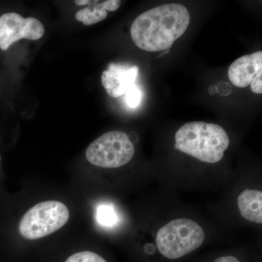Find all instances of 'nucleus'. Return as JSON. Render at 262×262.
Masks as SVG:
<instances>
[{"instance_id":"1","label":"nucleus","mask_w":262,"mask_h":262,"mask_svg":"<svg viewBox=\"0 0 262 262\" xmlns=\"http://www.w3.org/2000/svg\"><path fill=\"white\" fill-rule=\"evenodd\" d=\"M190 15L183 5L169 3L141 13L130 27L137 47L148 52L170 49L189 27Z\"/></svg>"},{"instance_id":"2","label":"nucleus","mask_w":262,"mask_h":262,"mask_svg":"<svg viewBox=\"0 0 262 262\" xmlns=\"http://www.w3.org/2000/svg\"><path fill=\"white\" fill-rule=\"evenodd\" d=\"M176 149L207 163H215L224 158L229 138L223 127L204 122H188L177 130Z\"/></svg>"},{"instance_id":"3","label":"nucleus","mask_w":262,"mask_h":262,"mask_svg":"<svg viewBox=\"0 0 262 262\" xmlns=\"http://www.w3.org/2000/svg\"><path fill=\"white\" fill-rule=\"evenodd\" d=\"M205 237L204 231L194 221L177 219L160 228L156 244L165 257L177 259L199 248Z\"/></svg>"},{"instance_id":"4","label":"nucleus","mask_w":262,"mask_h":262,"mask_svg":"<svg viewBox=\"0 0 262 262\" xmlns=\"http://www.w3.org/2000/svg\"><path fill=\"white\" fill-rule=\"evenodd\" d=\"M70 215L68 208L61 202H41L23 215L19 222V233L29 241L42 238L66 225Z\"/></svg>"},{"instance_id":"5","label":"nucleus","mask_w":262,"mask_h":262,"mask_svg":"<svg viewBox=\"0 0 262 262\" xmlns=\"http://www.w3.org/2000/svg\"><path fill=\"white\" fill-rule=\"evenodd\" d=\"M135 151L127 134L116 130L106 133L91 143L85 155L88 161L96 166L117 168L128 163Z\"/></svg>"},{"instance_id":"6","label":"nucleus","mask_w":262,"mask_h":262,"mask_svg":"<svg viewBox=\"0 0 262 262\" xmlns=\"http://www.w3.org/2000/svg\"><path fill=\"white\" fill-rule=\"evenodd\" d=\"M44 34V26L37 18H24L15 13H5L0 17V48L3 51H7L20 39L37 40Z\"/></svg>"},{"instance_id":"7","label":"nucleus","mask_w":262,"mask_h":262,"mask_svg":"<svg viewBox=\"0 0 262 262\" xmlns=\"http://www.w3.org/2000/svg\"><path fill=\"white\" fill-rule=\"evenodd\" d=\"M139 75L137 66L111 63L101 75V83L111 97L125 95L127 90L135 84Z\"/></svg>"},{"instance_id":"8","label":"nucleus","mask_w":262,"mask_h":262,"mask_svg":"<svg viewBox=\"0 0 262 262\" xmlns=\"http://www.w3.org/2000/svg\"><path fill=\"white\" fill-rule=\"evenodd\" d=\"M261 72L262 51H257L235 60L229 67V79L236 87L244 89Z\"/></svg>"},{"instance_id":"9","label":"nucleus","mask_w":262,"mask_h":262,"mask_svg":"<svg viewBox=\"0 0 262 262\" xmlns=\"http://www.w3.org/2000/svg\"><path fill=\"white\" fill-rule=\"evenodd\" d=\"M237 206L241 214L246 220L262 223L261 191L246 189L237 198Z\"/></svg>"},{"instance_id":"10","label":"nucleus","mask_w":262,"mask_h":262,"mask_svg":"<svg viewBox=\"0 0 262 262\" xmlns=\"http://www.w3.org/2000/svg\"><path fill=\"white\" fill-rule=\"evenodd\" d=\"M89 5L91 6L76 13L77 20L89 26L102 21L107 17V11L103 8V1H90Z\"/></svg>"},{"instance_id":"11","label":"nucleus","mask_w":262,"mask_h":262,"mask_svg":"<svg viewBox=\"0 0 262 262\" xmlns=\"http://www.w3.org/2000/svg\"><path fill=\"white\" fill-rule=\"evenodd\" d=\"M96 220L103 227H113L118 222V216L113 206L103 204L96 210Z\"/></svg>"},{"instance_id":"12","label":"nucleus","mask_w":262,"mask_h":262,"mask_svg":"<svg viewBox=\"0 0 262 262\" xmlns=\"http://www.w3.org/2000/svg\"><path fill=\"white\" fill-rule=\"evenodd\" d=\"M64 262H107L98 253L90 251H79L70 255Z\"/></svg>"},{"instance_id":"13","label":"nucleus","mask_w":262,"mask_h":262,"mask_svg":"<svg viewBox=\"0 0 262 262\" xmlns=\"http://www.w3.org/2000/svg\"><path fill=\"white\" fill-rule=\"evenodd\" d=\"M141 100H142V91L137 84H133L125 92V103L128 107L135 108L140 104Z\"/></svg>"},{"instance_id":"14","label":"nucleus","mask_w":262,"mask_h":262,"mask_svg":"<svg viewBox=\"0 0 262 262\" xmlns=\"http://www.w3.org/2000/svg\"><path fill=\"white\" fill-rule=\"evenodd\" d=\"M251 91L256 94H262V72H259L256 76L251 82Z\"/></svg>"},{"instance_id":"15","label":"nucleus","mask_w":262,"mask_h":262,"mask_svg":"<svg viewBox=\"0 0 262 262\" xmlns=\"http://www.w3.org/2000/svg\"><path fill=\"white\" fill-rule=\"evenodd\" d=\"M120 5H121V1H120V0L103 1V8L106 11H115L120 8Z\"/></svg>"},{"instance_id":"16","label":"nucleus","mask_w":262,"mask_h":262,"mask_svg":"<svg viewBox=\"0 0 262 262\" xmlns=\"http://www.w3.org/2000/svg\"><path fill=\"white\" fill-rule=\"evenodd\" d=\"M214 262H239V261L234 256H227L218 258L216 260H215Z\"/></svg>"},{"instance_id":"17","label":"nucleus","mask_w":262,"mask_h":262,"mask_svg":"<svg viewBox=\"0 0 262 262\" xmlns=\"http://www.w3.org/2000/svg\"><path fill=\"white\" fill-rule=\"evenodd\" d=\"M155 248L154 246L152 244H147L146 245L145 247H144V251L148 254H151L155 252Z\"/></svg>"},{"instance_id":"18","label":"nucleus","mask_w":262,"mask_h":262,"mask_svg":"<svg viewBox=\"0 0 262 262\" xmlns=\"http://www.w3.org/2000/svg\"><path fill=\"white\" fill-rule=\"evenodd\" d=\"M0 161H1V158H0Z\"/></svg>"}]
</instances>
